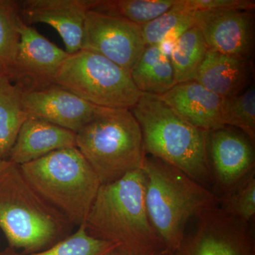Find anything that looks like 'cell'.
<instances>
[{
  "label": "cell",
  "mask_w": 255,
  "mask_h": 255,
  "mask_svg": "<svg viewBox=\"0 0 255 255\" xmlns=\"http://www.w3.org/2000/svg\"><path fill=\"white\" fill-rule=\"evenodd\" d=\"M142 169L102 184L82 226L92 237L131 254L147 255L164 249L151 225L145 206Z\"/></svg>",
  "instance_id": "1"
},
{
  "label": "cell",
  "mask_w": 255,
  "mask_h": 255,
  "mask_svg": "<svg viewBox=\"0 0 255 255\" xmlns=\"http://www.w3.org/2000/svg\"><path fill=\"white\" fill-rule=\"evenodd\" d=\"M141 169L151 225L165 248L176 253L185 237L188 222L201 211L219 206V196L157 157L146 155Z\"/></svg>",
  "instance_id": "2"
},
{
  "label": "cell",
  "mask_w": 255,
  "mask_h": 255,
  "mask_svg": "<svg viewBox=\"0 0 255 255\" xmlns=\"http://www.w3.org/2000/svg\"><path fill=\"white\" fill-rule=\"evenodd\" d=\"M130 111L141 129L145 155L172 164L207 189L213 185L207 132L184 120L156 95L142 93Z\"/></svg>",
  "instance_id": "3"
},
{
  "label": "cell",
  "mask_w": 255,
  "mask_h": 255,
  "mask_svg": "<svg viewBox=\"0 0 255 255\" xmlns=\"http://www.w3.org/2000/svg\"><path fill=\"white\" fill-rule=\"evenodd\" d=\"M72 226L7 160L0 169V229L10 247L25 254L43 251L70 236Z\"/></svg>",
  "instance_id": "4"
},
{
  "label": "cell",
  "mask_w": 255,
  "mask_h": 255,
  "mask_svg": "<svg viewBox=\"0 0 255 255\" xmlns=\"http://www.w3.org/2000/svg\"><path fill=\"white\" fill-rule=\"evenodd\" d=\"M75 134V146L101 184L142 168L146 155L142 131L131 111L98 107L93 118Z\"/></svg>",
  "instance_id": "5"
},
{
  "label": "cell",
  "mask_w": 255,
  "mask_h": 255,
  "mask_svg": "<svg viewBox=\"0 0 255 255\" xmlns=\"http://www.w3.org/2000/svg\"><path fill=\"white\" fill-rule=\"evenodd\" d=\"M19 167L43 200L72 225L83 224L102 184L75 146L53 151Z\"/></svg>",
  "instance_id": "6"
},
{
  "label": "cell",
  "mask_w": 255,
  "mask_h": 255,
  "mask_svg": "<svg viewBox=\"0 0 255 255\" xmlns=\"http://www.w3.org/2000/svg\"><path fill=\"white\" fill-rule=\"evenodd\" d=\"M55 85L104 108L131 110L142 95L129 72L103 55L83 49L68 55Z\"/></svg>",
  "instance_id": "7"
},
{
  "label": "cell",
  "mask_w": 255,
  "mask_h": 255,
  "mask_svg": "<svg viewBox=\"0 0 255 255\" xmlns=\"http://www.w3.org/2000/svg\"><path fill=\"white\" fill-rule=\"evenodd\" d=\"M195 230L185 236L175 255H255L248 223L220 209L210 208L196 216Z\"/></svg>",
  "instance_id": "8"
},
{
  "label": "cell",
  "mask_w": 255,
  "mask_h": 255,
  "mask_svg": "<svg viewBox=\"0 0 255 255\" xmlns=\"http://www.w3.org/2000/svg\"><path fill=\"white\" fill-rule=\"evenodd\" d=\"M68 55L65 50L22 21L16 58L6 75L23 92L42 90L55 85Z\"/></svg>",
  "instance_id": "9"
},
{
  "label": "cell",
  "mask_w": 255,
  "mask_h": 255,
  "mask_svg": "<svg viewBox=\"0 0 255 255\" xmlns=\"http://www.w3.org/2000/svg\"><path fill=\"white\" fill-rule=\"evenodd\" d=\"M145 48L140 25L93 9L87 12L81 49L103 55L130 73Z\"/></svg>",
  "instance_id": "10"
},
{
  "label": "cell",
  "mask_w": 255,
  "mask_h": 255,
  "mask_svg": "<svg viewBox=\"0 0 255 255\" xmlns=\"http://www.w3.org/2000/svg\"><path fill=\"white\" fill-rule=\"evenodd\" d=\"M209 49L251 58L254 52L255 18L253 11L206 10L194 14Z\"/></svg>",
  "instance_id": "11"
},
{
  "label": "cell",
  "mask_w": 255,
  "mask_h": 255,
  "mask_svg": "<svg viewBox=\"0 0 255 255\" xmlns=\"http://www.w3.org/2000/svg\"><path fill=\"white\" fill-rule=\"evenodd\" d=\"M99 0L20 1L21 19L27 25L43 23L59 33L69 55L81 49L85 18Z\"/></svg>",
  "instance_id": "12"
},
{
  "label": "cell",
  "mask_w": 255,
  "mask_h": 255,
  "mask_svg": "<svg viewBox=\"0 0 255 255\" xmlns=\"http://www.w3.org/2000/svg\"><path fill=\"white\" fill-rule=\"evenodd\" d=\"M207 155L213 184L221 194L255 169V152L241 134L226 128L207 132Z\"/></svg>",
  "instance_id": "13"
},
{
  "label": "cell",
  "mask_w": 255,
  "mask_h": 255,
  "mask_svg": "<svg viewBox=\"0 0 255 255\" xmlns=\"http://www.w3.org/2000/svg\"><path fill=\"white\" fill-rule=\"evenodd\" d=\"M23 102L28 117L46 121L75 133L93 118L98 108L58 85L23 92Z\"/></svg>",
  "instance_id": "14"
},
{
  "label": "cell",
  "mask_w": 255,
  "mask_h": 255,
  "mask_svg": "<svg viewBox=\"0 0 255 255\" xmlns=\"http://www.w3.org/2000/svg\"><path fill=\"white\" fill-rule=\"evenodd\" d=\"M182 119L204 131L223 128L224 98L192 80L174 85L164 95L157 96Z\"/></svg>",
  "instance_id": "15"
},
{
  "label": "cell",
  "mask_w": 255,
  "mask_h": 255,
  "mask_svg": "<svg viewBox=\"0 0 255 255\" xmlns=\"http://www.w3.org/2000/svg\"><path fill=\"white\" fill-rule=\"evenodd\" d=\"M251 60L209 49L194 80L223 98H231L250 86Z\"/></svg>",
  "instance_id": "16"
},
{
  "label": "cell",
  "mask_w": 255,
  "mask_h": 255,
  "mask_svg": "<svg viewBox=\"0 0 255 255\" xmlns=\"http://www.w3.org/2000/svg\"><path fill=\"white\" fill-rule=\"evenodd\" d=\"M75 137L71 130L28 117L20 129L7 160L18 166L33 162L53 151L75 146Z\"/></svg>",
  "instance_id": "17"
},
{
  "label": "cell",
  "mask_w": 255,
  "mask_h": 255,
  "mask_svg": "<svg viewBox=\"0 0 255 255\" xmlns=\"http://www.w3.org/2000/svg\"><path fill=\"white\" fill-rule=\"evenodd\" d=\"M130 75L142 93L160 96L176 85L170 60L161 53L157 46H145Z\"/></svg>",
  "instance_id": "18"
},
{
  "label": "cell",
  "mask_w": 255,
  "mask_h": 255,
  "mask_svg": "<svg viewBox=\"0 0 255 255\" xmlns=\"http://www.w3.org/2000/svg\"><path fill=\"white\" fill-rule=\"evenodd\" d=\"M23 93L6 74L0 77V157L4 160H7L20 129L29 117Z\"/></svg>",
  "instance_id": "19"
},
{
  "label": "cell",
  "mask_w": 255,
  "mask_h": 255,
  "mask_svg": "<svg viewBox=\"0 0 255 255\" xmlns=\"http://www.w3.org/2000/svg\"><path fill=\"white\" fill-rule=\"evenodd\" d=\"M208 50L202 33L195 25L182 35L169 58L176 85L195 80Z\"/></svg>",
  "instance_id": "20"
},
{
  "label": "cell",
  "mask_w": 255,
  "mask_h": 255,
  "mask_svg": "<svg viewBox=\"0 0 255 255\" xmlns=\"http://www.w3.org/2000/svg\"><path fill=\"white\" fill-rule=\"evenodd\" d=\"M179 0H99L93 9L125 18L136 24L150 22L168 11Z\"/></svg>",
  "instance_id": "21"
},
{
  "label": "cell",
  "mask_w": 255,
  "mask_h": 255,
  "mask_svg": "<svg viewBox=\"0 0 255 255\" xmlns=\"http://www.w3.org/2000/svg\"><path fill=\"white\" fill-rule=\"evenodd\" d=\"M21 22L20 1L0 0V65L6 70L16 58Z\"/></svg>",
  "instance_id": "22"
},
{
  "label": "cell",
  "mask_w": 255,
  "mask_h": 255,
  "mask_svg": "<svg viewBox=\"0 0 255 255\" xmlns=\"http://www.w3.org/2000/svg\"><path fill=\"white\" fill-rule=\"evenodd\" d=\"M224 127L238 128L249 137L255 140V89L254 84L244 92L231 98H224L223 107Z\"/></svg>",
  "instance_id": "23"
},
{
  "label": "cell",
  "mask_w": 255,
  "mask_h": 255,
  "mask_svg": "<svg viewBox=\"0 0 255 255\" xmlns=\"http://www.w3.org/2000/svg\"><path fill=\"white\" fill-rule=\"evenodd\" d=\"M115 247L117 246L90 236L81 225L76 232L43 251L24 255L6 251L0 255H100Z\"/></svg>",
  "instance_id": "24"
},
{
  "label": "cell",
  "mask_w": 255,
  "mask_h": 255,
  "mask_svg": "<svg viewBox=\"0 0 255 255\" xmlns=\"http://www.w3.org/2000/svg\"><path fill=\"white\" fill-rule=\"evenodd\" d=\"M219 206L226 214L249 223L255 215V171L219 197Z\"/></svg>",
  "instance_id": "25"
},
{
  "label": "cell",
  "mask_w": 255,
  "mask_h": 255,
  "mask_svg": "<svg viewBox=\"0 0 255 255\" xmlns=\"http://www.w3.org/2000/svg\"><path fill=\"white\" fill-rule=\"evenodd\" d=\"M195 12L187 4V0H179L168 11L142 25L145 46L158 45L169 31L179 23L194 17Z\"/></svg>",
  "instance_id": "26"
},
{
  "label": "cell",
  "mask_w": 255,
  "mask_h": 255,
  "mask_svg": "<svg viewBox=\"0 0 255 255\" xmlns=\"http://www.w3.org/2000/svg\"><path fill=\"white\" fill-rule=\"evenodd\" d=\"M194 11L206 10L240 9L253 11L255 1L252 0H187Z\"/></svg>",
  "instance_id": "27"
},
{
  "label": "cell",
  "mask_w": 255,
  "mask_h": 255,
  "mask_svg": "<svg viewBox=\"0 0 255 255\" xmlns=\"http://www.w3.org/2000/svg\"><path fill=\"white\" fill-rule=\"evenodd\" d=\"M194 26V16L193 18H189L182 23H179L175 26L164 37L163 39L159 42L158 46L159 50L162 54L166 57L170 58L171 54L173 51L176 45H177L179 38L185 33L187 30Z\"/></svg>",
  "instance_id": "28"
},
{
  "label": "cell",
  "mask_w": 255,
  "mask_h": 255,
  "mask_svg": "<svg viewBox=\"0 0 255 255\" xmlns=\"http://www.w3.org/2000/svg\"><path fill=\"white\" fill-rule=\"evenodd\" d=\"M108 255H135L131 254V253H127V252L122 251V250L119 249V248L116 247L114 249L110 252ZM147 255H175V253L174 252L169 251L167 248L162 250V251L157 252V253H153V254Z\"/></svg>",
  "instance_id": "29"
},
{
  "label": "cell",
  "mask_w": 255,
  "mask_h": 255,
  "mask_svg": "<svg viewBox=\"0 0 255 255\" xmlns=\"http://www.w3.org/2000/svg\"><path fill=\"white\" fill-rule=\"evenodd\" d=\"M6 73V69H5L4 67L1 66V65H0V77L2 76L3 75H5Z\"/></svg>",
  "instance_id": "30"
},
{
  "label": "cell",
  "mask_w": 255,
  "mask_h": 255,
  "mask_svg": "<svg viewBox=\"0 0 255 255\" xmlns=\"http://www.w3.org/2000/svg\"><path fill=\"white\" fill-rule=\"evenodd\" d=\"M6 162H7V160H4V159H1V157H0V169H1L4 167V164L6 163Z\"/></svg>",
  "instance_id": "31"
},
{
  "label": "cell",
  "mask_w": 255,
  "mask_h": 255,
  "mask_svg": "<svg viewBox=\"0 0 255 255\" xmlns=\"http://www.w3.org/2000/svg\"><path fill=\"white\" fill-rule=\"evenodd\" d=\"M115 248H116V247H115ZM114 248H112V249H114ZM112 250H110V251H107V252H105V253H103V254H102V255H109V253H110V252L111 251H112Z\"/></svg>",
  "instance_id": "32"
}]
</instances>
